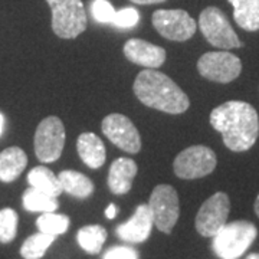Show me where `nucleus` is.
<instances>
[{
    "instance_id": "obj_27",
    "label": "nucleus",
    "mask_w": 259,
    "mask_h": 259,
    "mask_svg": "<svg viewBox=\"0 0 259 259\" xmlns=\"http://www.w3.org/2000/svg\"><path fill=\"white\" fill-rule=\"evenodd\" d=\"M140 20L139 10L134 8H124V9L117 10L115 16L112 19V25L121 29L134 28Z\"/></svg>"
},
{
    "instance_id": "obj_20",
    "label": "nucleus",
    "mask_w": 259,
    "mask_h": 259,
    "mask_svg": "<svg viewBox=\"0 0 259 259\" xmlns=\"http://www.w3.org/2000/svg\"><path fill=\"white\" fill-rule=\"evenodd\" d=\"M28 183L30 187H35L44 193L58 197L62 193V186L55 173L45 166H37L32 168L28 175Z\"/></svg>"
},
{
    "instance_id": "obj_7",
    "label": "nucleus",
    "mask_w": 259,
    "mask_h": 259,
    "mask_svg": "<svg viewBox=\"0 0 259 259\" xmlns=\"http://www.w3.org/2000/svg\"><path fill=\"white\" fill-rule=\"evenodd\" d=\"M216 154L206 146H192L186 148L175 160V173L179 179L193 180L209 176L216 168Z\"/></svg>"
},
{
    "instance_id": "obj_23",
    "label": "nucleus",
    "mask_w": 259,
    "mask_h": 259,
    "mask_svg": "<svg viewBox=\"0 0 259 259\" xmlns=\"http://www.w3.org/2000/svg\"><path fill=\"white\" fill-rule=\"evenodd\" d=\"M56 236L48 235L44 232L29 236L20 246V255L25 259H40L47 253L48 248L54 243Z\"/></svg>"
},
{
    "instance_id": "obj_33",
    "label": "nucleus",
    "mask_w": 259,
    "mask_h": 259,
    "mask_svg": "<svg viewBox=\"0 0 259 259\" xmlns=\"http://www.w3.org/2000/svg\"><path fill=\"white\" fill-rule=\"evenodd\" d=\"M246 259H259V253H250Z\"/></svg>"
},
{
    "instance_id": "obj_10",
    "label": "nucleus",
    "mask_w": 259,
    "mask_h": 259,
    "mask_svg": "<svg viewBox=\"0 0 259 259\" xmlns=\"http://www.w3.org/2000/svg\"><path fill=\"white\" fill-rule=\"evenodd\" d=\"M197 71L209 81L229 83L241 75L242 62L231 52H207L197 61Z\"/></svg>"
},
{
    "instance_id": "obj_29",
    "label": "nucleus",
    "mask_w": 259,
    "mask_h": 259,
    "mask_svg": "<svg viewBox=\"0 0 259 259\" xmlns=\"http://www.w3.org/2000/svg\"><path fill=\"white\" fill-rule=\"evenodd\" d=\"M117 216V206L114 203H110V206L105 209V218L107 219H114Z\"/></svg>"
},
{
    "instance_id": "obj_21",
    "label": "nucleus",
    "mask_w": 259,
    "mask_h": 259,
    "mask_svg": "<svg viewBox=\"0 0 259 259\" xmlns=\"http://www.w3.org/2000/svg\"><path fill=\"white\" fill-rule=\"evenodd\" d=\"M76 241L81 249L85 250L87 253L98 255L107 241V231L101 225H88L78 231Z\"/></svg>"
},
{
    "instance_id": "obj_22",
    "label": "nucleus",
    "mask_w": 259,
    "mask_h": 259,
    "mask_svg": "<svg viewBox=\"0 0 259 259\" xmlns=\"http://www.w3.org/2000/svg\"><path fill=\"white\" fill-rule=\"evenodd\" d=\"M22 202H23V207L28 212H55L56 209L59 207L56 197L44 193V192L37 190L35 187H29L28 190L23 193Z\"/></svg>"
},
{
    "instance_id": "obj_16",
    "label": "nucleus",
    "mask_w": 259,
    "mask_h": 259,
    "mask_svg": "<svg viewBox=\"0 0 259 259\" xmlns=\"http://www.w3.org/2000/svg\"><path fill=\"white\" fill-rule=\"evenodd\" d=\"M78 154L83 163L91 168H100L105 163L107 151L101 139L94 133H82L76 141Z\"/></svg>"
},
{
    "instance_id": "obj_15",
    "label": "nucleus",
    "mask_w": 259,
    "mask_h": 259,
    "mask_svg": "<svg viewBox=\"0 0 259 259\" xmlns=\"http://www.w3.org/2000/svg\"><path fill=\"white\" fill-rule=\"evenodd\" d=\"M137 175V164L127 157L117 158L112 161L108 171V187L114 194L128 193L133 180Z\"/></svg>"
},
{
    "instance_id": "obj_19",
    "label": "nucleus",
    "mask_w": 259,
    "mask_h": 259,
    "mask_svg": "<svg viewBox=\"0 0 259 259\" xmlns=\"http://www.w3.org/2000/svg\"><path fill=\"white\" fill-rule=\"evenodd\" d=\"M62 190L76 199H87L94 192V183L82 173L75 170H64L58 175Z\"/></svg>"
},
{
    "instance_id": "obj_13",
    "label": "nucleus",
    "mask_w": 259,
    "mask_h": 259,
    "mask_svg": "<svg viewBox=\"0 0 259 259\" xmlns=\"http://www.w3.org/2000/svg\"><path fill=\"white\" fill-rule=\"evenodd\" d=\"M153 216L148 204H140L133 218L125 223L117 226V236L128 243H141L147 241L153 229Z\"/></svg>"
},
{
    "instance_id": "obj_12",
    "label": "nucleus",
    "mask_w": 259,
    "mask_h": 259,
    "mask_svg": "<svg viewBox=\"0 0 259 259\" xmlns=\"http://www.w3.org/2000/svg\"><path fill=\"white\" fill-rule=\"evenodd\" d=\"M102 133L117 147L136 154L141 148V139L136 125L121 114H110L102 120Z\"/></svg>"
},
{
    "instance_id": "obj_14",
    "label": "nucleus",
    "mask_w": 259,
    "mask_h": 259,
    "mask_svg": "<svg viewBox=\"0 0 259 259\" xmlns=\"http://www.w3.org/2000/svg\"><path fill=\"white\" fill-rule=\"evenodd\" d=\"M124 55L133 64L148 69H157L166 61V51L143 39H130L124 45Z\"/></svg>"
},
{
    "instance_id": "obj_30",
    "label": "nucleus",
    "mask_w": 259,
    "mask_h": 259,
    "mask_svg": "<svg viewBox=\"0 0 259 259\" xmlns=\"http://www.w3.org/2000/svg\"><path fill=\"white\" fill-rule=\"evenodd\" d=\"M133 3H137V5H154V3H163L166 0H130Z\"/></svg>"
},
{
    "instance_id": "obj_26",
    "label": "nucleus",
    "mask_w": 259,
    "mask_h": 259,
    "mask_svg": "<svg viewBox=\"0 0 259 259\" xmlns=\"http://www.w3.org/2000/svg\"><path fill=\"white\" fill-rule=\"evenodd\" d=\"M115 12L111 3L108 0H93L91 3V13L93 18L100 23H112V19L115 16Z\"/></svg>"
},
{
    "instance_id": "obj_6",
    "label": "nucleus",
    "mask_w": 259,
    "mask_h": 259,
    "mask_svg": "<svg viewBox=\"0 0 259 259\" xmlns=\"http://www.w3.org/2000/svg\"><path fill=\"white\" fill-rule=\"evenodd\" d=\"M148 207L158 231L167 235L171 233L180 214L179 196L175 187L170 185L156 186L150 196Z\"/></svg>"
},
{
    "instance_id": "obj_3",
    "label": "nucleus",
    "mask_w": 259,
    "mask_h": 259,
    "mask_svg": "<svg viewBox=\"0 0 259 259\" xmlns=\"http://www.w3.org/2000/svg\"><path fill=\"white\" fill-rule=\"evenodd\" d=\"M258 236V229L248 221L226 223L213 236V252L221 259H239Z\"/></svg>"
},
{
    "instance_id": "obj_9",
    "label": "nucleus",
    "mask_w": 259,
    "mask_h": 259,
    "mask_svg": "<svg viewBox=\"0 0 259 259\" xmlns=\"http://www.w3.org/2000/svg\"><path fill=\"white\" fill-rule=\"evenodd\" d=\"M231 212L229 196L218 192L204 202L196 214V231L204 238H213L228 222Z\"/></svg>"
},
{
    "instance_id": "obj_8",
    "label": "nucleus",
    "mask_w": 259,
    "mask_h": 259,
    "mask_svg": "<svg viewBox=\"0 0 259 259\" xmlns=\"http://www.w3.org/2000/svg\"><path fill=\"white\" fill-rule=\"evenodd\" d=\"M65 146V128L55 115L47 117L37 125L35 133V153L39 161L52 163L61 157Z\"/></svg>"
},
{
    "instance_id": "obj_31",
    "label": "nucleus",
    "mask_w": 259,
    "mask_h": 259,
    "mask_svg": "<svg viewBox=\"0 0 259 259\" xmlns=\"http://www.w3.org/2000/svg\"><path fill=\"white\" fill-rule=\"evenodd\" d=\"M253 209H255V213H256V216L259 218V194H258V197H256V200H255Z\"/></svg>"
},
{
    "instance_id": "obj_2",
    "label": "nucleus",
    "mask_w": 259,
    "mask_h": 259,
    "mask_svg": "<svg viewBox=\"0 0 259 259\" xmlns=\"http://www.w3.org/2000/svg\"><path fill=\"white\" fill-rule=\"evenodd\" d=\"M134 94L146 107L167 114H182L190 107V101L180 87L156 69L147 68L137 75Z\"/></svg>"
},
{
    "instance_id": "obj_4",
    "label": "nucleus",
    "mask_w": 259,
    "mask_h": 259,
    "mask_svg": "<svg viewBox=\"0 0 259 259\" xmlns=\"http://www.w3.org/2000/svg\"><path fill=\"white\" fill-rule=\"evenodd\" d=\"M52 10V29L56 36L74 39L87 29L82 0H47Z\"/></svg>"
},
{
    "instance_id": "obj_32",
    "label": "nucleus",
    "mask_w": 259,
    "mask_h": 259,
    "mask_svg": "<svg viewBox=\"0 0 259 259\" xmlns=\"http://www.w3.org/2000/svg\"><path fill=\"white\" fill-rule=\"evenodd\" d=\"M3 125H5V117L3 114H0V136L3 134Z\"/></svg>"
},
{
    "instance_id": "obj_11",
    "label": "nucleus",
    "mask_w": 259,
    "mask_h": 259,
    "mask_svg": "<svg viewBox=\"0 0 259 259\" xmlns=\"http://www.w3.org/2000/svg\"><path fill=\"white\" fill-rule=\"evenodd\" d=\"M153 26L161 36L168 40L185 42L196 33L194 19L182 9H160L153 13Z\"/></svg>"
},
{
    "instance_id": "obj_1",
    "label": "nucleus",
    "mask_w": 259,
    "mask_h": 259,
    "mask_svg": "<svg viewBox=\"0 0 259 259\" xmlns=\"http://www.w3.org/2000/svg\"><path fill=\"white\" fill-rule=\"evenodd\" d=\"M210 125L222 134L225 146L236 153L249 150L259 136L256 110L243 101H228L210 112Z\"/></svg>"
},
{
    "instance_id": "obj_25",
    "label": "nucleus",
    "mask_w": 259,
    "mask_h": 259,
    "mask_svg": "<svg viewBox=\"0 0 259 259\" xmlns=\"http://www.w3.org/2000/svg\"><path fill=\"white\" fill-rule=\"evenodd\" d=\"M18 213L10 207L0 210V243H10L18 233Z\"/></svg>"
},
{
    "instance_id": "obj_24",
    "label": "nucleus",
    "mask_w": 259,
    "mask_h": 259,
    "mask_svg": "<svg viewBox=\"0 0 259 259\" xmlns=\"http://www.w3.org/2000/svg\"><path fill=\"white\" fill-rule=\"evenodd\" d=\"M36 226L39 232L48 235H62L69 228V218L65 214H58L55 212L42 213L36 219Z\"/></svg>"
},
{
    "instance_id": "obj_28",
    "label": "nucleus",
    "mask_w": 259,
    "mask_h": 259,
    "mask_svg": "<svg viewBox=\"0 0 259 259\" xmlns=\"http://www.w3.org/2000/svg\"><path fill=\"white\" fill-rule=\"evenodd\" d=\"M102 259H139V252L131 246L117 245L107 250Z\"/></svg>"
},
{
    "instance_id": "obj_5",
    "label": "nucleus",
    "mask_w": 259,
    "mask_h": 259,
    "mask_svg": "<svg viewBox=\"0 0 259 259\" xmlns=\"http://www.w3.org/2000/svg\"><path fill=\"white\" fill-rule=\"evenodd\" d=\"M199 28L206 37V40L212 47L221 48V49H233V48L242 47V42L231 26L226 15L214 6H209L200 13Z\"/></svg>"
},
{
    "instance_id": "obj_17",
    "label": "nucleus",
    "mask_w": 259,
    "mask_h": 259,
    "mask_svg": "<svg viewBox=\"0 0 259 259\" xmlns=\"http://www.w3.org/2000/svg\"><path fill=\"white\" fill-rule=\"evenodd\" d=\"M28 166V156L20 147H9L0 153V182L12 183Z\"/></svg>"
},
{
    "instance_id": "obj_18",
    "label": "nucleus",
    "mask_w": 259,
    "mask_h": 259,
    "mask_svg": "<svg viewBox=\"0 0 259 259\" xmlns=\"http://www.w3.org/2000/svg\"><path fill=\"white\" fill-rule=\"evenodd\" d=\"M233 6V19L243 30H259V0H228Z\"/></svg>"
}]
</instances>
